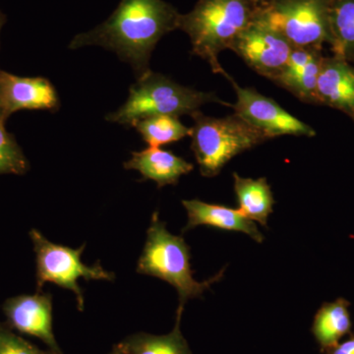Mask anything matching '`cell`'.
<instances>
[{"mask_svg":"<svg viewBox=\"0 0 354 354\" xmlns=\"http://www.w3.org/2000/svg\"><path fill=\"white\" fill-rule=\"evenodd\" d=\"M254 20L278 32L293 48H319L332 44L329 0H264Z\"/></svg>","mask_w":354,"mask_h":354,"instance_id":"obj_6","label":"cell"},{"mask_svg":"<svg viewBox=\"0 0 354 354\" xmlns=\"http://www.w3.org/2000/svg\"><path fill=\"white\" fill-rule=\"evenodd\" d=\"M1 97L4 114H11L23 109L57 111L59 100L53 84L43 77H20L1 71Z\"/></svg>","mask_w":354,"mask_h":354,"instance_id":"obj_11","label":"cell"},{"mask_svg":"<svg viewBox=\"0 0 354 354\" xmlns=\"http://www.w3.org/2000/svg\"><path fill=\"white\" fill-rule=\"evenodd\" d=\"M124 169L138 171L143 180L155 181L160 188L178 183L181 176L193 171L194 165L169 151L149 147L146 150L133 152Z\"/></svg>","mask_w":354,"mask_h":354,"instance_id":"obj_15","label":"cell"},{"mask_svg":"<svg viewBox=\"0 0 354 354\" xmlns=\"http://www.w3.org/2000/svg\"><path fill=\"white\" fill-rule=\"evenodd\" d=\"M191 116V149L203 176H218L235 156L269 140L235 113L216 118L199 111Z\"/></svg>","mask_w":354,"mask_h":354,"instance_id":"obj_5","label":"cell"},{"mask_svg":"<svg viewBox=\"0 0 354 354\" xmlns=\"http://www.w3.org/2000/svg\"><path fill=\"white\" fill-rule=\"evenodd\" d=\"M234 191L239 202V211L251 221L268 227V218L274 205L271 186L267 179L241 177L234 172Z\"/></svg>","mask_w":354,"mask_h":354,"instance_id":"obj_17","label":"cell"},{"mask_svg":"<svg viewBox=\"0 0 354 354\" xmlns=\"http://www.w3.org/2000/svg\"><path fill=\"white\" fill-rule=\"evenodd\" d=\"M0 354H44L0 324Z\"/></svg>","mask_w":354,"mask_h":354,"instance_id":"obj_22","label":"cell"},{"mask_svg":"<svg viewBox=\"0 0 354 354\" xmlns=\"http://www.w3.org/2000/svg\"><path fill=\"white\" fill-rule=\"evenodd\" d=\"M256 6L252 0H199L189 13L179 15L177 29L188 35L195 55L225 76L218 55L251 24Z\"/></svg>","mask_w":354,"mask_h":354,"instance_id":"obj_2","label":"cell"},{"mask_svg":"<svg viewBox=\"0 0 354 354\" xmlns=\"http://www.w3.org/2000/svg\"><path fill=\"white\" fill-rule=\"evenodd\" d=\"M327 354H354V333L351 335L346 341L342 344H335V346L326 351Z\"/></svg>","mask_w":354,"mask_h":354,"instance_id":"obj_23","label":"cell"},{"mask_svg":"<svg viewBox=\"0 0 354 354\" xmlns=\"http://www.w3.org/2000/svg\"><path fill=\"white\" fill-rule=\"evenodd\" d=\"M190 259V248L183 237L171 234L165 223L160 220L158 212L153 213L137 272L162 279L174 286L178 293L179 305L184 306L188 299L201 297L205 290L221 281L225 271L223 268L213 278L199 283L193 278Z\"/></svg>","mask_w":354,"mask_h":354,"instance_id":"obj_4","label":"cell"},{"mask_svg":"<svg viewBox=\"0 0 354 354\" xmlns=\"http://www.w3.org/2000/svg\"><path fill=\"white\" fill-rule=\"evenodd\" d=\"M353 120H354V118H353Z\"/></svg>","mask_w":354,"mask_h":354,"instance_id":"obj_27","label":"cell"},{"mask_svg":"<svg viewBox=\"0 0 354 354\" xmlns=\"http://www.w3.org/2000/svg\"><path fill=\"white\" fill-rule=\"evenodd\" d=\"M209 102L223 106L232 104L221 101L214 93L200 92L179 85L169 77L147 72L130 87L129 97L121 108L106 116V120L124 127H135L138 121L158 115L179 116L194 114Z\"/></svg>","mask_w":354,"mask_h":354,"instance_id":"obj_3","label":"cell"},{"mask_svg":"<svg viewBox=\"0 0 354 354\" xmlns=\"http://www.w3.org/2000/svg\"><path fill=\"white\" fill-rule=\"evenodd\" d=\"M230 50L259 75L274 81L285 68L293 46L278 32L253 19Z\"/></svg>","mask_w":354,"mask_h":354,"instance_id":"obj_9","label":"cell"},{"mask_svg":"<svg viewBox=\"0 0 354 354\" xmlns=\"http://www.w3.org/2000/svg\"><path fill=\"white\" fill-rule=\"evenodd\" d=\"M323 57L319 48H293L274 82L304 102L317 104V81Z\"/></svg>","mask_w":354,"mask_h":354,"instance_id":"obj_13","label":"cell"},{"mask_svg":"<svg viewBox=\"0 0 354 354\" xmlns=\"http://www.w3.org/2000/svg\"><path fill=\"white\" fill-rule=\"evenodd\" d=\"M252 1L254 2V3L258 4L260 3V2L264 1V0H252Z\"/></svg>","mask_w":354,"mask_h":354,"instance_id":"obj_26","label":"cell"},{"mask_svg":"<svg viewBox=\"0 0 354 354\" xmlns=\"http://www.w3.org/2000/svg\"><path fill=\"white\" fill-rule=\"evenodd\" d=\"M2 309L11 328L23 334L39 337L57 351L51 326L53 298L50 293L37 291L35 295L8 298Z\"/></svg>","mask_w":354,"mask_h":354,"instance_id":"obj_10","label":"cell"},{"mask_svg":"<svg viewBox=\"0 0 354 354\" xmlns=\"http://www.w3.org/2000/svg\"><path fill=\"white\" fill-rule=\"evenodd\" d=\"M4 122L0 121V174L22 176L29 169V162Z\"/></svg>","mask_w":354,"mask_h":354,"instance_id":"obj_21","label":"cell"},{"mask_svg":"<svg viewBox=\"0 0 354 354\" xmlns=\"http://www.w3.org/2000/svg\"><path fill=\"white\" fill-rule=\"evenodd\" d=\"M349 306L348 300L337 298L334 302H326L317 311L312 333L322 353L339 344L344 335L351 334L353 323Z\"/></svg>","mask_w":354,"mask_h":354,"instance_id":"obj_16","label":"cell"},{"mask_svg":"<svg viewBox=\"0 0 354 354\" xmlns=\"http://www.w3.org/2000/svg\"><path fill=\"white\" fill-rule=\"evenodd\" d=\"M1 73V70H0ZM6 114H4L3 104H2V97H1V81H0V121H6Z\"/></svg>","mask_w":354,"mask_h":354,"instance_id":"obj_24","label":"cell"},{"mask_svg":"<svg viewBox=\"0 0 354 354\" xmlns=\"http://www.w3.org/2000/svg\"><path fill=\"white\" fill-rule=\"evenodd\" d=\"M187 211V225L183 232H188L199 225H209L227 232H243L258 243L264 241V235L253 221L247 218L239 209L228 208L223 205L209 204L200 200H183Z\"/></svg>","mask_w":354,"mask_h":354,"instance_id":"obj_14","label":"cell"},{"mask_svg":"<svg viewBox=\"0 0 354 354\" xmlns=\"http://www.w3.org/2000/svg\"><path fill=\"white\" fill-rule=\"evenodd\" d=\"M134 127L152 148L176 143L191 135V128L186 127L176 116H152L138 121Z\"/></svg>","mask_w":354,"mask_h":354,"instance_id":"obj_20","label":"cell"},{"mask_svg":"<svg viewBox=\"0 0 354 354\" xmlns=\"http://www.w3.org/2000/svg\"><path fill=\"white\" fill-rule=\"evenodd\" d=\"M225 77L232 83L236 94V102L232 104L234 113L268 139L286 135L315 136L313 128L288 113L271 97L260 94L255 88L241 87L227 73Z\"/></svg>","mask_w":354,"mask_h":354,"instance_id":"obj_8","label":"cell"},{"mask_svg":"<svg viewBox=\"0 0 354 354\" xmlns=\"http://www.w3.org/2000/svg\"><path fill=\"white\" fill-rule=\"evenodd\" d=\"M329 15L335 57L354 59V0H329Z\"/></svg>","mask_w":354,"mask_h":354,"instance_id":"obj_18","label":"cell"},{"mask_svg":"<svg viewBox=\"0 0 354 354\" xmlns=\"http://www.w3.org/2000/svg\"><path fill=\"white\" fill-rule=\"evenodd\" d=\"M4 21H6V19H4L3 14H2L1 11H0V31H1V28L4 24Z\"/></svg>","mask_w":354,"mask_h":354,"instance_id":"obj_25","label":"cell"},{"mask_svg":"<svg viewBox=\"0 0 354 354\" xmlns=\"http://www.w3.org/2000/svg\"><path fill=\"white\" fill-rule=\"evenodd\" d=\"M179 15L164 0H121L108 20L77 35L69 48L100 46L113 50L131 64L139 78L150 71L149 62L158 41L177 29Z\"/></svg>","mask_w":354,"mask_h":354,"instance_id":"obj_1","label":"cell"},{"mask_svg":"<svg viewBox=\"0 0 354 354\" xmlns=\"http://www.w3.org/2000/svg\"><path fill=\"white\" fill-rule=\"evenodd\" d=\"M30 239L36 253L37 291H41L44 283H55L60 288L73 291L76 295L78 309H84L83 290L78 285V279H104L113 281V272L106 271L97 263L88 267L83 264L81 255L85 244L79 249L58 245L46 239L39 230H32Z\"/></svg>","mask_w":354,"mask_h":354,"instance_id":"obj_7","label":"cell"},{"mask_svg":"<svg viewBox=\"0 0 354 354\" xmlns=\"http://www.w3.org/2000/svg\"><path fill=\"white\" fill-rule=\"evenodd\" d=\"M183 311V305H179L176 328L171 334L137 335L124 344L123 351L127 354H191L179 330Z\"/></svg>","mask_w":354,"mask_h":354,"instance_id":"obj_19","label":"cell"},{"mask_svg":"<svg viewBox=\"0 0 354 354\" xmlns=\"http://www.w3.org/2000/svg\"><path fill=\"white\" fill-rule=\"evenodd\" d=\"M317 104L354 118V68L344 58L324 57L317 81Z\"/></svg>","mask_w":354,"mask_h":354,"instance_id":"obj_12","label":"cell"}]
</instances>
